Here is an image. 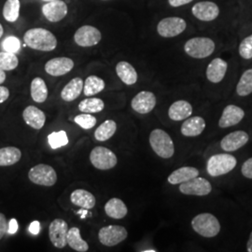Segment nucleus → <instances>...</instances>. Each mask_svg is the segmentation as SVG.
Segmentation results:
<instances>
[{
    "label": "nucleus",
    "mask_w": 252,
    "mask_h": 252,
    "mask_svg": "<svg viewBox=\"0 0 252 252\" xmlns=\"http://www.w3.org/2000/svg\"><path fill=\"white\" fill-rule=\"evenodd\" d=\"M102 39V33L98 28L85 25L78 28L74 34L75 43L82 48L97 45Z\"/></svg>",
    "instance_id": "1a4fd4ad"
},
{
    "label": "nucleus",
    "mask_w": 252,
    "mask_h": 252,
    "mask_svg": "<svg viewBox=\"0 0 252 252\" xmlns=\"http://www.w3.org/2000/svg\"><path fill=\"white\" fill-rule=\"evenodd\" d=\"M192 1L193 0H167L169 6L172 8H180L181 6H185Z\"/></svg>",
    "instance_id": "37998d69"
},
{
    "label": "nucleus",
    "mask_w": 252,
    "mask_h": 252,
    "mask_svg": "<svg viewBox=\"0 0 252 252\" xmlns=\"http://www.w3.org/2000/svg\"><path fill=\"white\" fill-rule=\"evenodd\" d=\"M22 157L21 151L15 147H6L0 149V166H9L15 164Z\"/></svg>",
    "instance_id": "7c9ffc66"
},
{
    "label": "nucleus",
    "mask_w": 252,
    "mask_h": 252,
    "mask_svg": "<svg viewBox=\"0 0 252 252\" xmlns=\"http://www.w3.org/2000/svg\"><path fill=\"white\" fill-rule=\"evenodd\" d=\"M244 117L245 111L242 108L234 105H228L220 118L219 126L220 128H228L236 126L243 120Z\"/></svg>",
    "instance_id": "a211bd4d"
},
{
    "label": "nucleus",
    "mask_w": 252,
    "mask_h": 252,
    "mask_svg": "<svg viewBox=\"0 0 252 252\" xmlns=\"http://www.w3.org/2000/svg\"><path fill=\"white\" fill-rule=\"evenodd\" d=\"M115 69L120 80L126 85H133L136 83L138 75L131 63L126 61H121L117 63Z\"/></svg>",
    "instance_id": "a878e982"
},
{
    "label": "nucleus",
    "mask_w": 252,
    "mask_h": 252,
    "mask_svg": "<svg viewBox=\"0 0 252 252\" xmlns=\"http://www.w3.org/2000/svg\"><path fill=\"white\" fill-rule=\"evenodd\" d=\"M74 122L85 130H90L96 125V119L94 116L91 115L90 113L81 114L76 116L74 119Z\"/></svg>",
    "instance_id": "4c0bfd02"
},
{
    "label": "nucleus",
    "mask_w": 252,
    "mask_h": 252,
    "mask_svg": "<svg viewBox=\"0 0 252 252\" xmlns=\"http://www.w3.org/2000/svg\"><path fill=\"white\" fill-rule=\"evenodd\" d=\"M106 83L101 78L92 75L89 76L83 84V93L85 96H93L94 94H99L100 92L105 89Z\"/></svg>",
    "instance_id": "c756f323"
},
{
    "label": "nucleus",
    "mask_w": 252,
    "mask_h": 252,
    "mask_svg": "<svg viewBox=\"0 0 252 252\" xmlns=\"http://www.w3.org/2000/svg\"><path fill=\"white\" fill-rule=\"evenodd\" d=\"M28 178L36 185L51 187L57 181V174L52 166L40 163L33 166L29 170Z\"/></svg>",
    "instance_id": "423d86ee"
},
{
    "label": "nucleus",
    "mask_w": 252,
    "mask_h": 252,
    "mask_svg": "<svg viewBox=\"0 0 252 252\" xmlns=\"http://www.w3.org/2000/svg\"><path fill=\"white\" fill-rule=\"evenodd\" d=\"M220 8L215 2L200 1L195 3L191 8V13L195 18L202 22L215 21L220 15Z\"/></svg>",
    "instance_id": "f8f14e48"
},
{
    "label": "nucleus",
    "mask_w": 252,
    "mask_h": 252,
    "mask_svg": "<svg viewBox=\"0 0 252 252\" xmlns=\"http://www.w3.org/2000/svg\"><path fill=\"white\" fill-rule=\"evenodd\" d=\"M84 81L80 78L76 77L69 81L61 92V97L65 102H71L77 99L81 95L83 91Z\"/></svg>",
    "instance_id": "393cba45"
},
{
    "label": "nucleus",
    "mask_w": 252,
    "mask_h": 252,
    "mask_svg": "<svg viewBox=\"0 0 252 252\" xmlns=\"http://www.w3.org/2000/svg\"><path fill=\"white\" fill-rule=\"evenodd\" d=\"M31 97L36 103H43L48 97V87L43 79L36 77L32 82L30 87Z\"/></svg>",
    "instance_id": "c85d7f7f"
},
{
    "label": "nucleus",
    "mask_w": 252,
    "mask_h": 252,
    "mask_svg": "<svg viewBox=\"0 0 252 252\" xmlns=\"http://www.w3.org/2000/svg\"><path fill=\"white\" fill-rule=\"evenodd\" d=\"M8 227L9 223L6 217L4 214L0 213V239H2L3 236L8 233Z\"/></svg>",
    "instance_id": "79ce46f5"
},
{
    "label": "nucleus",
    "mask_w": 252,
    "mask_h": 252,
    "mask_svg": "<svg viewBox=\"0 0 252 252\" xmlns=\"http://www.w3.org/2000/svg\"><path fill=\"white\" fill-rule=\"evenodd\" d=\"M23 117L27 125L36 130L41 129L45 125L44 112L34 106H28L23 112Z\"/></svg>",
    "instance_id": "412c9836"
},
{
    "label": "nucleus",
    "mask_w": 252,
    "mask_h": 252,
    "mask_svg": "<svg viewBox=\"0 0 252 252\" xmlns=\"http://www.w3.org/2000/svg\"><path fill=\"white\" fill-rule=\"evenodd\" d=\"M191 114L192 106L188 101L185 100H179L174 102L168 109V116L171 120L176 122L186 120L190 117Z\"/></svg>",
    "instance_id": "4be33fe9"
},
{
    "label": "nucleus",
    "mask_w": 252,
    "mask_h": 252,
    "mask_svg": "<svg viewBox=\"0 0 252 252\" xmlns=\"http://www.w3.org/2000/svg\"><path fill=\"white\" fill-rule=\"evenodd\" d=\"M192 229L201 236L215 237L220 231V223L216 217L210 213H201L191 220Z\"/></svg>",
    "instance_id": "39448f33"
},
{
    "label": "nucleus",
    "mask_w": 252,
    "mask_h": 252,
    "mask_svg": "<svg viewBox=\"0 0 252 252\" xmlns=\"http://www.w3.org/2000/svg\"><path fill=\"white\" fill-rule=\"evenodd\" d=\"M238 53L245 60L252 59V34L245 37L240 42Z\"/></svg>",
    "instance_id": "58836bf2"
},
{
    "label": "nucleus",
    "mask_w": 252,
    "mask_h": 252,
    "mask_svg": "<svg viewBox=\"0 0 252 252\" xmlns=\"http://www.w3.org/2000/svg\"><path fill=\"white\" fill-rule=\"evenodd\" d=\"M180 190L181 193L185 195L206 196L212 191V185L206 179L196 177L189 181L181 183Z\"/></svg>",
    "instance_id": "9b49d317"
},
{
    "label": "nucleus",
    "mask_w": 252,
    "mask_h": 252,
    "mask_svg": "<svg viewBox=\"0 0 252 252\" xmlns=\"http://www.w3.org/2000/svg\"><path fill=\"white\" fill-rule=\"evenodd\" d=\"M9 91L5 86H0V104L4 103L6 100L9 98Z\"/></svg>",
    "instance_id": "a18cd8bd"
},
{
    "label": "nucleus",
    "mask_w": 252,
    "mask_h": 252,
    "mask_svg": "<svg viewBox=\"0 0 252 252\" xmlns=\"http://www.w3.org/2000/svg\"><path fill=\"white\" fill-rule=\"evenodd\" d=\"M187 28V23L184 19L172 16L163 18L157 25V33L164 38H171L180 36Z\"/></svg>",
    "instance_id": "0eeeda50"
},
{
    "label": "nucleus",
    "mask_w": 252,
    "mask_h": 252,
    "mask_svg": "<svg viewBox=\"0 0 252 252\" xmlns=\"http://www.w3.org/2000/svg\"><path fill=\"white\" fill-rule=\"evenodd\" d=\"M216 45L213 39L207 36H195L189 38L184 44V51L189 57L204 59L215 52Z\"/></svg>",
    "instance_id": "f03ea898"
},
{
    "label": "nucleus",
    "mask_w": 252,
    "mask_h": 252,
    "mask_svg": "<svg viewBox=\"0 0 252 252\" xmlns=\"http://www.w3.org/2000/svg\"><path fill=\"white\" fill-rule=\"evenodd\" d=\"M17 231H18V222L15 219H11L9 222L8 234H14Z\"/></svg>",
    "instance_id": "c03bdc74"
},
{
    "label": "nucleus",
    "mask_w": 252,
    "mask_h": 252,
    "mask_svg": "<svg viewBox=\"0 0 252 252\" xmlns=\"http://www.w3.org/2000/svg\"><path fill=\"white\" fill-rule=\"evenodd\" d=\"M250 136L245 131H234L225 135L220 141V147L225 152H235L248 143Z\"/></svg>",
    "instance_id": "f3484780"
},
{
    "label": "nucleus",
    "mask_w": 252,
    "mask_h": 252,
    "mask_svg": "<svg viewBox=\"0 0 252 252\" xmlns=\"http://www.w3.org/2000/svg\"><path fill=\"white\" fill-rule=\"evenodd\" d=\"M156 106V96L149 91L139 92L131 101V107L139 114H148Z\"/></svg>",
    "instance_id": "2eb2a0df"
},
{
    "label": "nucleus",
    "mask_w": 252,
    "mask_h": 252,
    "mask_svg": "<svg viewBox=\"0 0 252 252\" xmlns=\"http://www.w3.org/2000/svg\"><path fill=\"white\" fill-rule=\"evenodd\" d=\"M236 93L242 97L252 94V68L247 69L240 77L236 85Z\"/></svg>",
    "instance_id": "72a5a7b5"
},
{
    "label": "nucleus",
    "mask_w": 252,
    "mask_h": 252,
    "mask_svg": "<svg viewBox=\"0 0 252 252\" xmlns=\"http://www.w3.org/2000/svg\"><path fill=\"white\" fill-rule=\"evenodd\" d=\"M91 163L100 170H108L116 166L117 157L115 153L105 147H95L90 154Z\"/></svg>",
    "instance_id": "6e6552de"
},
{
    "label": "nucleus",
    "mask_w": 252,
    "mask_h": 252,
    "mask_svg": "<svg viewBox=\"0 0 252 252\" xmlns=\"http://www.w3.org/2000/svg\"><path fill=\"white\" fill-rule=\"evenodd\" d=\"M41 1H44V2H50V1H55V0H41Z\"/></svg>",
    "instance_id": "864d4df0"
},
{
    "label": "nucleus",
    "mask_w": 252,
    "mask_h": 252,
    "mask_svg": "<svg viewBox=\"0 0 252 252\" xmlns=\"http://www.w3.org/2000/svg\"><path fill=\"white\" fill-rule=\"evenodd\" d=\"M105 108L104 101L100 98H86L79 104V109L83 113H98Z\"/></svg>",
    "instance_id": "f704fd0d"
},
{
    "label": "nucleus",
    "mask_w": 252,
    "mask_h": 252,
    "mask_svg": "<svg viewBox=\"0 0 252 252\" xmlns=\"http://www.w3.org/2000/svg\"><path fill=\"white\" fill-rule=\"evenodd\" d=\"M68 225L62 219H55L49 227V236L52 244L57 249H63L66 245Z\"/></svg>",
    "instance_id": "4468645a"
},
{
    "label": "nucleus",
    "mask_w": 252,
    "mask_h": 252,
    "mask_svg": "<svg viewBox=\"0 0 252 252\" xmlns=\"http://www.w3.org/2000/svg\"><path fill=\"white\" fill-rule=\"evenodd\" d=\"M241 172L245 178L252 180V158L248 159L246 162H244Z\"/></svg>",
    "instance_id": "a19ab883"
},
{
    "label": "nucleus",
    "mask_w": 252,
    "mask_h": 252,
    "mask_svg": "<svg viewBox=\"0 0 252 252\" xmlns=\"http://www.w3.org/2000/svg\"><path fill=\"white\" fill-rule=\"evenodd\" d=\"M87 213H88V212H87V209H84V208H83L82 210L79 211V214H81V219H84L85 216L87 215Z\"/></svg>",
    "instance_id": "8fccbe9b"
},
{
    "label": "nucleus",
    "mask_w": 252,
    "mask_h": 252,
    "mask_svg": "<svg viewBox=\"0 0 252 252\" xmlns=\"http://www.w3.org/2000/svg\"><path fill=\"white\" fill-rule=\"evenodd\" d=\"M236 158L230 153H220L211 156L207 163V171L211 177H220L234 170Z\"/></svg>",
    "instance_id": "20e7f679"
},
{
    "label": "nucleus",
    "mask_w": 252,
    "mask_h": 252,
    "mask_svg": "<svg viewBox=\"0 0 252 252\" xmlns=\"http://www.w3.org/2000/svg\"><path fill=\"white\" fill-rule=\"evenodd\" d=\"M206 121L202 117L188 118L181 126V134L187 137H195L201 135L206 129Z\"/></svg>",
    "instance_id": "aec40b11"
},
{
    "label": "nucleus",
    "mask_w": 252,
    "mask_h": 252,
    "mask_svg": "<svg viewBox=\"0 0 252 252\" xmlns=\"http://www.w3.org/2000/svg\"><path fill=\"white\" fill-rule=\"evenodd\" d=\"M5 81H6V73L4 70L0 69V84H2Z\"/></svg>",
    "instance_id": "09e8293b"
},
{
    "label": "nucleus",
    "mask_w": 252,
    "mask_h": 252,
    "mask_svg": "<svg viewBox=\"0 0 252 252\" xmlns=\"http://www.w3.org/2000/svg\"><path fill=\"white\" fill-rule=\"evenodd\" d=\"M41 11L46 20L51 23H59L66 17L68 13L67 4L63 0L45 2Z\"/></svg>",
    "instance_id": "ddd939ff"
},
{
    "label": "nucleus",
    "mask_w": 252,
    "mask_h": 252,
    "mask_svg": "<svg viewBox=\"0 0 252 252\" xmlns=\"http://www.w3.org/2000/svg\"><path fill=\"white\" fill-rule=\"evenodd\" d=\"M3 34H4V27H3V26H2L1 23H0V38L3 36Z\"/></svg>",
    "instance_id": "3c124183"
},
{
    "label": "nucleus",
    "mask_w": 252,
    "mask_h": 252,
    "mask_svg": "<svg viewBox=\"0 0 252 252\" xmlns=\"http://www.w3.org/2000/svg\"><path fill=\"white\" fill-rule=\"evenodd\" d=\"M150 144L159 157L169 159L175 153V146L170 135L162 129H154L150 135Z\"/></svg>",
    "instance_id": "7ed1b4c3"
},
{
    "label": "nucleus",
    "mask_w": 252,
    "mask_h": 252,
    "mask_svg": "<svg viewBox=\"0 0 252 252\" xmlns=\"http://www.w3.org/2000/svg\"><path fill=\"white\" fill-rule=\"evenodd\" d=\"M199 176V170L192 166H183L172 172L167 178V181L172 185H178L189 181Z\"/></svg>",
    "instance_id": "5701e85b"
},
{
    "label": "nucleus",
    "mask_w": 252,
    "mask_h": 252,
    "mask_svg": "<svg viewBox=\"0 0 252 252\" xmlns=\"http://www.w3.org/2000/svg\"><path fill=\"white\" fill-rule=\"evenodd\" d=\"M66 241L67 245H69V247L76 252H86L89 250L87 242L81 238V231L78 227H72L68 230Z\"/></svg>",
    "instance_id": "cd10ccee"
},
{
    "label": "nucleus",
    "mask_w": 252,
    "mask_h": 252,
    "mask_svg": "<svg viewBox=\"0 0 252 252\" xmlns=\"http://www.w3.org/2000/svg\"><path fill=\"white\" fill-rule=\"evenodd\" d=\"M105 212L109 218L121 220L127 215L128 209L124 201L119 198H112L105 205Z\"/></svg>",
    "instance_id": "bb28decb"
},
{
    "label": "nucleus",
    "mask_w": 252,
    "mask_h": 252,
    "mask_svg": "<svg viewBox=\"0 0 252 252\" xmlns=\"http://www.w3.org/2000/svg\"><path fill=\"white\" fill-rule=\"evenodd\" d=\"M48 141L51 148L56 150L68 144V137L64 131L53 132L48 136Z\"/></svg>",
    "instance_id": "e433bc0d"
},
{
    "label": "nucleus",
    "mask_w": 252,
    "mask_h": 252,
    "mask_svg": "<svg viewBox=\"0 0 252 252\" xmlns=\"http://www.w3.org/2000/svg\"><path fill=\"white\" fill-rule=\"evenodd\" d=\"M2 47L5 52L16 54L21 49V42H20L18 37H16V36H7L2 42Z\"/></svg>",
    "instance_id": "ea45409f"
},
{
    "label": "nucleus",
    "mask_w": 252,
    "mask_h": 252,
    "mask_svg": "<svg viewBox=\"0 0 252 252\" xmlns=\"http://www.w3.org/2000/svg\"><path fill=\"white\" fill-rule=\"evenodd\" d=\"M103 1H108V0H103Z\"/></svg>",
    "instance_id": "5fc2aeb1"
},
{
    "label": "nucleus",
    "mask_w": 252,
    "mask_h": 252,
    "mask_svg": "<svg viewBox=\"0 0 252 252\" xmlns=\"http://www.w3.org/2000/svg\"><path fill=\"white\" fill-rule=\"evenodd\" d=\"M24 41L30 49L39 52H52L57 47V38L45 28L35 27L28 29L24 35Z\"/></svg>",
    "instance_id": "f257e3e1"
},
{
    "label": "nucleus",
    "mask_w": 252,
    "mask_h": 252,
    "mask_svg": "<svg viewBox=\"0 0 252 252\" xmlns=\"http://www.w3.org/2000/svg\"><path fill=\"white\" fill-rule=\"evenodd\" d=\"M228 69V63L225 60L217 57L207 65L206 70L207 79L212 83H220L224 79Z\"/></svg>",
    "instance_id": "6ab92c4d"
},
{
    "label": "nucleus",
    "mask_w": 252,
    "mask_h": 252,
    "mask_svg": "<svg viewBox=\"0 0 252 252\" xmlns=\"http://www.w3.org/2000/svg\"><path fill=\"white\" fill-rule=\"evenodd\" d=\"M143 252H156V250H146V251H142Z\"/></svg>",
    "instance_id": "603ef678"
},
{
    "label": "nucleus",
    "mask_w": 252,
    "mask_h": 252,
    "mask_svg": "<svg viewBox=\"0 0 252 252\" xmlns=\"http://www.w3.org/2000/svg\"><path fill=\"white\" fill-rule=\"evenodd\" d=\"M126 228L121 225L105 226L100 229L98 238L101 244L107 247H114L127 238Z\"/></svg>",
    "instance_id": "9d476101"
},
{
    "label": "nucleus",
    "mask_w": 252,
    "mask_h": 252,
    "mask_svg": "<svg viewBox=\"0 0 252 252\" xmlns=\"http://www.w3.org/2000/svg\"><path fill=\"white\" fill-rule=\"evenodd\" d=\"M70 201L73 205L87 210L94 208L96 203L94 194L88 190L82 189H75L70 195Z\"/></svg>",
    "instance_id": "b1692460"
},
{
    "label": "nucleus",
    "mask_w": 252,
    "mask_h": 252,
    "mask_svg": "<svg viewBox=\"0 0 252 252\" xmlns=\"http://www.w3.org/2000/svg\"><path fill=\"white\" fill-rule=\"evenodd\" d=\"M21 1L20 0H7L3 7V17L8 23H15L20 17Z\"/></svg>",
    "instance_id": "473e14b6"
},
{
    "label": "nucleus",
    "mask_w": 252,
    "mask_h": 252,
    "mask_svg": "<svg viewBox=\"0 0 252 252\" xmlns=\"http://www.w3.org/2000/svg\"><path fill=\"white\" fill-rule=\"evenodd\" d=\"M247 251L249 252H252V232L251 233V235H250L249 241L247 243Z\"/></svg>",
    "instance_id": "de8ad7c7"
},
{
    "label": "nucleus",
    "mask_w": 252,
    "mask_h": 252,
    "mask_svg": "<svg viewBox=\"0 0 252 252\" xmlns=\"http://www.w3.org/2000/svg\"><path fill=\"white\" fill-rule=\"evenodd\" d=\"M74 61L68 57H55L45 63V71L53 77H61L74 68Z\"/></svg>",
    "instance_id": "dca6fc26"
},
{
    "label": "nucleus",
    "mask_w": 252,
    "mask_h": 252,
    "mask_svg": "<svg viewBox=\"0 0 252 252\" xmlns=\"http://www.w3.org/2000/svg\"><path fill=\"white\" fill-rule=\"evenodd\" d=\"M19 65V59L16 54L9 52H0V69L10 71Z\"/></svg>",
    "instance_id": "c9c22d12"
},
{
    "label": "nucleus",
    "mask_w": 252,
    "mask_h": 252,
    "mask_svg": "<svg viewBox=\"0 0 252 252\" xmlns=\"http://www.w3.org/2000/svg\"><path fill=\"white\" fill-rule=\"evenodd\" d=\"M29 232L32 234H37L40 231V223L38 221H33L29 226Z\"/></svg>",
    "instance_id": "49530a36"
},
{
    "label": "nucleus",
    "mask_w": 252,
    "mask_h": 252,
    "mask_svg": "<svg viewBox=\"0 0 252 252\" xmlns=\"http://www.w3.org/2000/svg\"><path fill=\"white\" fill-rule=\"evenodd\" d=\"M117 130V125L112 120H107L95 130L94 137L98 141H107L111 138Z\"/></svg>",
    "instance_id": "2f4dec72"
}]
</instances>
